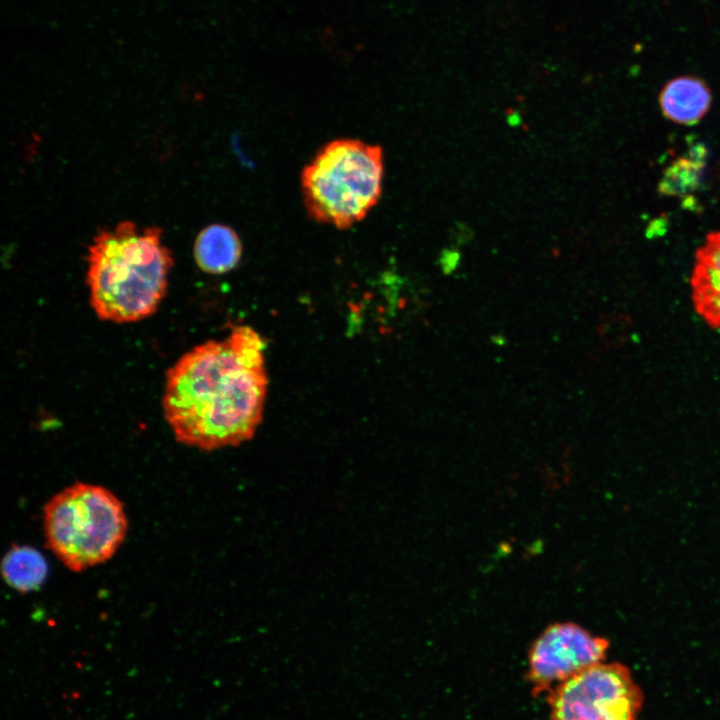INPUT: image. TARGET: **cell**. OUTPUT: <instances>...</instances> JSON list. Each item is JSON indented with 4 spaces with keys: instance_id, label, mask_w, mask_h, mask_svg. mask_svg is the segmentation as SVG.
Returning <instances> with one entry per match:
<instances>
[{
    "instance_id": "cell-1",
    "label": "cell",
    "mask_w": 720,
    "mask_h": 720,
    "mask_svg": "<svg viewBox=\"0 0 720 720\" xmlns=\"http://www.w3.org/2000/svg\"><path fill=\"white\" fill-rule=\"evenodd\" d=\"M265 343L248 326L183 354L166 372L164 417L175 439L211 451L251 439L262 421Z\"/></svg>"
},
{
    "instance_id": "cell-2",
    "label": "cell",
    "mask_w": 720,
    "mask_h": 720,
    "mask_svg": "<svg viewBox=\"0 0 720 720\" xmlns=\"http://www.w3.org/2000/svg\"><path fill=\"white\" fill-rule=\"evenodd\" d=\"M159 227L123 221L99 232L89 247L90 304L105 321L130 323L151 316L167 291L173 266Z\"/></svg>"
},
{
    "instance_id": "cell-3",
    "label": "cell",
    "mask_w": 720,
    "mask_h": 720,
    "mask_svg": "<svg viewBox=\"0 0 720 720\" xmlns=\"http://www.w3.org/2000/svg\"><path fill=\"white\" fill-rule=\"evenodd\" d=\"M384 176L377 145L338 139L325 145L301 176L304 204L317 222L346 229L377 204Z\"/></svg>"
},
{
    "instance_id": "cell-4",
    "label": "cell",
    "mask_w": 720,
    "mask_h": 720,
    "mask_svg": "<svg viewBox=\"0 0 720 720\" xmlns=\"http://www.w3.org/2000/svg\"><path fill=\"white\" fill-rule=\"evenodd\" d=\"M127 529L122 501L100 485L74 483L52 496L43 508L46 546L73 572L112 558Z\"/></svg>"
},
{
    "instance_id": "cell-5",
    "label": "cell",
    "mask_w": 720,
    "mask_h": 720,
    "mask_svg": "<svg viewBox=\"0 0 720 720\" xmlns=\"http://www.w3.org/2000/svg\"><path fill=\"white\" fill-rule=\"evenodd\" d=\"M551 720H638L643 703L630 670L619 663H598L546 695Z\"/></svg>"
},
{
    "instance_id": "cell-6",
    "label": "cell",
    "mask_w": 720,
    "mask_h": 720,
    "mask_svg": "<svg viewBox=\"0 0 720 720\" xmlns=\"http://www.w3.org/2000/svg\"><path fill=\"white\" fill-rule=\"evenodd\" d=\"M609 643L574 623L547 627L528 652L527 681L532 694L546 695L582 671L601 663Z\"/></svg>"
},
{
    "instance_id": "cell-7",
    "label": "cell",
    "mask_w": 720,
    "mask_h": 720,
    "mask_svg": "<svg viewBox=\"0 0 720 720\" xmlns=\"http://www.w3.org/2000/svg\"><path fill=\"white\" fill-rule=\"evenodd\" d=\"M689 284L694 311L720 331V232L709 234L697 250Z\"/></svg>"
},
{
    "instance_id": "cell-8",
    "label": "cell",
    "mask_w": 720,
    "mask_h": 720,
    "mask_svg": "<svg viewBox=\"0 0 720 720\" xmlns=\"http://www.w3.org/2000/svg\"><path fill=\"white\" fill-rule=\"evenodd\" d=\"M711 99L707 83L692 75L671 79L664 85L659 96L665 117L685 125L695 124L702 119L710 107Z\"/></svg>"
},
{
    "instance_id": "cell-9",
    "label": "cell",
    "mask_w": 720,
    "mask_h": 720,
    "mask_svg": "<svg viewBox=\"0 0 720 720\" xmlns=\"http://www.w3.org/2000/svg\"><path fill=\"white\" fill-rule=\"evenodd\" d=\"M193 255L203 272L223 274L239 263L242 255L241 240L231 227L211 224L198 233Z\"/></svg>"
},
{
    "instance_id": "cell-10",
    "label": "cell",
    "mask_w": 720,
    "mask_h": 720,
    "mask_svg": "<svg viewBox=\"0 0 720 720\" xmlns=\"http://www.w3.org/2000/svg\"><path fill=\"white\" fill-rule=\"evenodd\" d=\"M0 567L5 583L20 593L38 590L49 572L43 554L29 545H13L3 556Z\"/></svg>"
},
{
    "instance_id": "cell-11",
    "label": "cell",
    "mask_w": 720,
    "mask_h": 720,
    "mask_svg": "<svg viewBox=\"0 0 720 720\" xmlns=\"http://www.w3.org/2000/svg\"><path fill=\"white\" fill-rule=\"evenodd\" d=\"M698 168L695 162L681 160L675 163L666 173L663 181V191L668 193L683 192L696 182Z\"/></svg>"
},
{
    "instance_id": "cell-12",
    "label": "cell",
    "mask_w": 720,
    "mask_h": 720,
    "mask_svg": "<svg viewBox=\"0 0 720 720\" xmlns=\"http://www.w3.org/2000/svg\"><path fill=\"white\" fill-rule=\"evenodd\" d=\"M460 254L455 249H445L440 256V264L444 272H452L459 263Z\"/></svg>"
},
{
    "instance_id": "cell-13",
    "label": "cell",
    "mask_w": 720,
    "mask_h": 720,
    "mask_svg": "<svg viewBox=\"0 0 720 720\" xmlns=\"http://www.w3.org/2000/svg\"><path fill=\"white\" fill-rule=\"evenodd\" d=\"M507 123L512 128H517L522 125V116L518 111L510 112L506 117Z\"/></svg>"
}]
</instances>
